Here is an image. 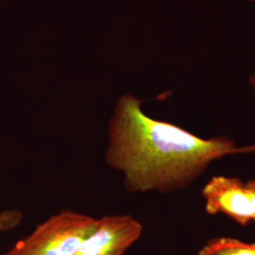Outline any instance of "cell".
Listing matches in <instances>:
<instances>
[{"label":"cell","instance_id":"6da1fadb","mask_svg":"<svg viewBox=\"0 0 255 255\" xmlns=\"http://www.w3.org/2000/svg\"><path fill=\"white\" fill-rule=\"evenodd\" d=\"M141 102L131 95L121 97L108 128L105 160L124 175L128 192L182 190L219 159L255 152V142L238 146L228 136L201 138L151 119L142 111Z\"/></svg>","mask_w":255,"mask_h":255},{"label":"cell","instance_id":"7a4b0ae2","mask_svg":"<svg viewBox=\"0 0 255 255\" xmlns=\"http://www.w3.org/2000/svg\"><path fill=\"white\" fill-rule=\"evenodd\" d=\"M96 222L89 216L64 210L39 224L4 255H74Z\"/></svg>","mask_w":255,"mask_h":255},{"label":"cell","instance_id":"3957f363","mask_svg":"<svg viewBox=\"0 0 255 255\" xmlns=\"http://www.w3.org/2000/svg\"><path fill=\"white\" fill-rule=\"evenodd\" d=\"M143 233L142 224L128 215L97 219L95 228L74 255H124Z\"/></svg>","mask_w":255,"mask_h":255},{"label":"cell","instance_id":"277c9868","mask_svg":"<svg viewBox=\"0 0 255 255\" xmlns=\"http://www.w3.org/2000/svg\"><path fill=\"white\" fill-rule=\"evenodd\" d=\"M205 211L209 215L222 214L242 226L255 221V209L246 182L238 178L215 176L202 191Z\"/></svg>","mask_w":255,"mask_h":255},{"label":"cell","instance_id":"5b68a950","mask_svg":"<svg viewBox=\"0 0 255 255\" xmlns=\"http://www.w3.org/2000/svg\"><path fill=\"white\" fill-rule=\"evenodd\" d=\"M199 255H255V243L231 237H216L202 247Z\"/></svg>","mask_w":255,"mask_h":255},{"label":"cell","instance_id":"8992f818","mask_svg":"<svg viewBox=\"0 0 255 255\" xmlns=\"http://www.w3.org/2000/svg\"><path fill=\"white\" fill-rule=\"evenodd\" d=\"M23 214L18 210H8L0 213V233L15 228L21 223Z\"/></svg>","mask_w":255,"mask_h":255},{"label":"cell","instance_id":"52a82bcc","mask_svg":"<svg viewBox=\"0 0 255 255\" xmlns=\"http://www.w3.org/2000/svg\"><path fill=\"white\" fill-rule=\"evenodd\" d=\"M247 187L250 192L251 198H252V202L254 205V209H255V180H251L246 182Z\"/></svg>","mask_w":255,"mask_h":255},{"label":"cell","instance_id":"ba28073f","mask_svg":"<svg viewBox=\"0 0 255 255\" xmlns=\"http://www.w3.org/2000/svg\"><path fill=\"white\" fill-rule=\"evenodd\" d=\"M249 84L251 85L252 89H253V94H254V99L255 101V69L254 71V73L252 74L250 77H249Z\"/></svg>","mask_w":255,"mask_h":255},{"label":"cell","instance_id":"9c48e42d","mask_svg":"<svg viewBox=\"0 0 255 255\" xmlns=\"http://www.w3.org/2000/svg\"><path fill=\"white\" fill-rule=\"evenodd\" d=\"M249 1H253V2H255V0H249Z\"/></svg>","mask_w":255,"mask_h":255}]
</instances>
